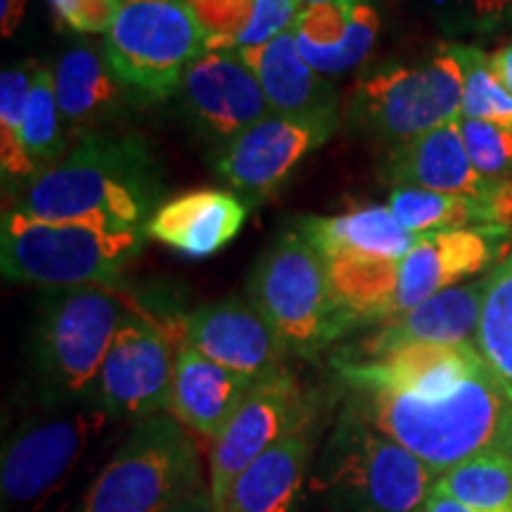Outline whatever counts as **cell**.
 Returning <instances> with one entry per match:
<instances>
[{"mask_svg":"<svg viewBox=\"0 0 512 512\" xmlns=\"http://www.w3.org/2000/svg\"><path fill=\"white\" fill-rule=\"evenodd\" d=\"M22 145L38 174L60 162L67 152V138L62 133V114L55 95L53 69L36 64L34 83L27 102V117L22 128Z\"/></svg>","mask_w":512,"mask_h":512,"instance_id":"obj_33","label":"cell"},{"mask_svg":"<svg viewBox=\"0 0 512 512\" xmlns=\"http://www.w3.org/2000/svg\"><path fill=\"white\" fill-rule=\"evenodd\" d=\"M169 411L136 422L76 512H164L202 489L200 451Z\"/></svg>","mask_w":512,"mask_h":512,"instance_id":"obj_6","label":"cell"},{"mask_svg":"<svg viewBox=\"0 0 512 512\" xmlns=\"http://www.w3.org/2000/svg\"><path fill=\"white\" fill-rule=\"evenodd\" d=\"M337 121V107L306 114L271 112L219 150L216 171L249 200H264L335 133Z\"/></svg>","mask_w":512,"mask_h":512,"instance_id":"obj_13","label":"cell"},{"mask_svg":"<svg viewBox=\"0 0 512 512\" xmlns=\"http://www.w3.org/2000/svg\"><path fill=\"white\" fill-rule=\"evenodd\" d=\"M245 221V202L233 192L192 190L159 204L145 235L188 259H207L238 238Z\"/></svg>","mask_w":512,"mask_h":512,"instance_id":"obj_20","label":"cell"},{"mask_svg":"<svg viewBox=\"0 0 512 512\" xmlns=\"http://www.w3.org/2000/svg\"><path fill=\"white\" fill-rule=\"evenodd\" d=\"M339 373L356 389L439 399L475 375L486 361L477 344L415 342L389 351L373 361H337Z\"/></svg>","mask_w":512,"mask_h":512,"instance_id":"obj_16","label":"cell"},{"mask_svg":"<svg viewBox=\"0 0 512 512\" xmlns=\"http://www.w3.org/2000/svg\"><path fill=\"white\" fill-rule=\"evenodd\" d=\"M309 432L299 430L261 453L230 489L226 512H294L309 467Z\"/></svg>","mask_w":512,"mask_h":512,"instance_id":"obj_26","label":"cell"},{"mask_svg":"<svg viewBox=\"0 0 512 512\" xmlns=\"http://www.w3.org/2000/svg\"><path fill=\"white\" fill-rule=\"evenodd\" d=\"M27 3L29 0H0V27H3L5 38L17 31L24 12H27Z\"/></svg>","mask_w":512,"mask_h":512,"instance_id":"obj_41","label":"cell"},{"mask_svg":"<svg viewBox=\"0 0 512 512\" xmlns=\"http://www.w3.org/2000/svg\"><path fill=\"white\" fill-rule=\"evenodd\" d=\"M446 29L496 36L512 31V0H432Z\"/></svg>","mask_w":512,"mask_h":512,"instance_id":"obj_36","label":"cell"},{"mask_svg":"<svg viewBox=\"0 0 512 512\" xmlns=\"http://www.w3.org/2000/svg\"><path fill=\"white\" fill-rule=\"evenodd\" d=\"M143 235L43 221L10 207L0 223V266L12 283L48 290L112 285L140 252Z\"/></svg>","mask_w":512,"mask_h":512,"instance_id":"obj_3","label":"cell"},{"mask_svg":"<svg viewBox=\"0 0 512 512\" xmlns=\"http://www.w3.org/2000/svg\"><path fill=\"white\" fill-rule=\"evenodd\" d=\"M510 128H512V124H510Z\"/></svg>","mask_w":512,"mask_h":512,"instance_id":"obj_44","label":"cell"},{"mask_svg":"<svg viewBox=\"0 0 512 512\" xmlns=\"http://www.w3.org/2000/svg\"><path fill=\"white\" fill-rule=\"evenodd\" d=\"M460 136L472 166L486 183H503L512 176V128L496 121L460 117Z\"/></svg>","mask_w":512,"mask_h":512,"instance_id":"obj_35","label":"cell"},{"mask_svg":"<svg viewBox=\"0 0 512 512\" xmlns=\"http://www.w3.org/2000/svg\"><path fill=\"white\" fill-rule=\"evenodd\" d=\"M176 93L185 117L219 150L273 112L252 67L235 50H204Z\"/></svg>","mask_w":512,"mask_h":512,"instance_id":"obj_14","label":"cell"},{"mask_svg":"<svg viewBox=\"0 0 512 512\" xmlns=\"http://www.w3.org/2000/svg\"><path fill=\"white\" fill-rule=\"evenodd\" d=\"M484 290L486 280H477V283L448 287V290L434 294L427 302L382 323V328L361 344V354L356 358H344V361H373V358L415 342H470L472 337H477Z\"/></svg>","mask_w":512,"mask_h":512,"instance_id":"obj_18","label":"cell"},{"mask_svg":"<svg viewBox=\"0 0 512 512\" xmlns=\"http://www.w3.org/2000/svg\"><path fill=\"white\" fill-rule=\"evenodd\" d=\"M275 114H306L337 107L335 91L297 48L294 27L266 46L242 50Z\"/></svg>","mask_w":512,"mask_h":512,"instance_id":"obj_25","label":"cell"},{"mask_svg":"<svg viewBox=\"0 0 512 512\" xmlns=\"http://www.w3.org/2000/svg\"><path fill=\"white\" fill-rule=\"evenodd\" d=\"M53 74L62 124L69 126L74 138L95 131V124L110 117L124 100V81L112 69L105 50L95 46H76L62 53Z\"/></svg>","mask_w":512,"mask_h":512,"instance_id":"obj_24","label":"cell"},{"mask_svg":"<svg viewBox=\"0 0 512 512\" xmlns=\"http://www.w3.org/2000/svg\"><path fill=\"white\" fill-rule=\"evenodd\" d=\"M159 197V166L138 138L91 131L15 195L12 207L34 219L126 233L145 230Z\"/></svg>","mask_w":512,"mask_h":512,"instance_id":"obj_1","label":"cell"},{"mask_svg":"<svg viewBox=\"0 0 512 512\" xmlns=\"http://www.w3.org/2000/svg\"><path fill=\"white\" fill-rule=\"evenodd\" d=\"M207 38V50H252L294 27L299 0H188Z\"/></svg>","mask_w":512,"mask_h":512,"instance_id":"obj_28","label":"cell"},{"mask_svg":"<svg viewBox=\"0 0 512 512\" xmlns=\"http://www.w3.org/2000/svg\"><path fill=\"white\" fill-rule=\"evenodd\" d=\"M302 3V10L304 8H313V5H325V3H335V0H299Z\"/></svg>","mask_w":512,"mask_h":512,"instance_id":"obj_43","label":"cell"},{"mask_svg":"<svg viewBox=\"0 0 512 512\" xmlns=\"http://www.w3.org/2000/svg\"><path fill=\"white\" fill-rule=\"evenodd\" d=\"M389 209L415 235L446 233L479 226H494V214L486 200L444 192L399 188L389 197Z\"/></svg>","mask_w":512,"mask_h":512,"instance_id":"obj_29","label":"cell"},{"mask_svg":"<svg viewBox=\"0 0 512 512\" xmlns=\"http://www.w3.org/2000/svg\"><path fill=\"white\" fill-rule=\"evenodd\" d=\"M486 202H489L491 214H494V226H503L512 233V178L496 183Z\"/></svg>","mask_w":512,"mask_h":512,"instance_id":"obj_38","label":"cell"},{"mask_svg":"<svg viewBox=\"0 0 512 512\" xmlns=\"http://www.w3.org/2000/svg\"><path fill=\"white\" fill-rule=\"evenodd\" d=\"M463 72L448 46L418 62L387 60L358 76L349 117L389 150L460 119Z\"/></svg>","mask_w":512,"mask_h":512,"instance_id":"obj_7","label":"cell"},{"mask_svg":"<svg viewBox=\"0 0 512 512\" xmlns=\"http://www.w3.org/2000/svg\"><path fill=\"white\" fill-rule=\"evenodd\" d=\"M256 380L211 361L197 349H178L169 413L185 430L214 441L252 392Z\"/></svg>","mask_w":512,"mask_h":512,"instance_id":"obj_22","label":"cell"},{"mask_svg":"<svg viewBox=\"0 0 512 512\" xmlns=\"http://www.w3.org/2000/svg\"><path fill=\"white\" fill-rule=\"evenodd\" d=\"M57 24L76 34H110L121 0H48Z\"/></svg>","mask_w":512,"mask_h":512,"instance_id":"obj_37","label":"cell"},{"mask_svg":"<svg viewBox=\"0 0 512 512\" xmlns=\"http://www.w3.org/2000/svg\"><path fill=\"white\" fill-rule=\"evenodd\" d=\"M249 302L273 325L287 354L311 358L347 335L332 304L325 256L297 230L261 256L249 278Z\"/></svg>","mask_w":512,"mask_h":512,"instance_id":"obj_8","label":"cell"},{"mask_svg":"<svg viewBox=\"0 0 512 512\" xmlns=\"http://www.w3.org/2000/svg\"><path fill=\"white\" fill-rule=\"evenodd\" d=\"M332 304L344 332L396 316L401 261L363 252L323 254Z\"/></svg>","mask_w":512,"mask_h":512,"instance_id":"obj_23","label":"cell"},{"mask_svg":"<svg viewBox=\"0 0 512 512\" xmlns=\"http://www.w3.org/2000/svg\"><path fill=\"white\" fill-rule=\"evenodd\" d=\"M309 418V399L287 370L254 384L242 406L211 444L209 494L214 498L216 512H226L235 479L280 439L306 430Z\"/></svg>","mask_w":512,"mask_h":512,"instance_id":"obj_12","label":"cell"},{"mask_svg":"<svg viewBox=\"0 0 512 512\" xmlns=\"http://www.w3.org/2000/svg\"><path fill=\"white\" fill-rule=\"evenodd\" d=\"M181 347L183 335L136 306L121 323L102 363L93 401L112 420L166 413Z\"/></svg>","mask_w":512,"mask_h":512,"instance_id":"obj_11","label":"cell"},{"mask_svg":"<svg viewBox=\"0 0 512 512\" xmlns=\"http://www.w3.org/2000/svg\"><path fill=\"white\" fill-rule=\"evenodd\" d=\"M512 233L503 226H479L425 235L411 254L401 259L396 316L434 294L456 287L505 254Z\"/></svg>","mask_w":512,"mask_h":512,"instance_id":"obj_17","label":"cell"},{"mask_svg":"<svg viewBox=\"0 0 512 512\" xmlns=\"http://www.w3.org/2000/svg\"><path fill=\"white\" fill-rule=\"evenodd\" d=\"M320 254L363 252L401 261L422 235L403 228L389 207H363L339 216H306L294 226Z\"/></svg>","mask_w":512,"mask_h":512,"instance_id":"obj_27","label":"cell"},{"mask_svg":"<svg viewBox=\"0 0 512 512\" xmlns=\"http://www.w3.org/2000/svg\"><path fill=\"white\" fill-rule=\"evenodd\" d=\"M439 475L356 411L342 418L316 477L337 512H425Z\"/></svg>","mask_w":512,"mask_h":512,"instance_id":"obj_4","label":"cell"},{"mask_svg":"<svg viewBox=\"0 0 512 512\" xmlns=\"http://www.w3.org/2000/svg\"><path fill=\"white\" fill-rule=\"evenodd\" d=\"M425 512H484V510H477V508H472V505L460 503V501H456V498L441 494V491L434 489L430 501H427Z\"/></svg>","mask_w":512,"mask_h":512,"instance_id":"obj_42","label":"cell"},{"mask_svg":"<svg viewBox=\"0 0 512 512\" xmlns=\"http://www.w3.org/2000/svg\"><path fill=\"white\" fill-rule=\"evenodd\" d=\"M489 64L494 69L496 79L505 88V93L512 95V43H505L489 55Z\"/></svg>","mask_w":512,"mask_h":512,"instance_id":"obj_39","label":"cell"},{"mask_svg":"<svg viewBox=\"0 0 512 512\" xmlns=\"http://www.w3.org/2000/svg\"><path fill=\"white\" fill-rule=\"evenodd\" d=\"M380 36L373 0H335L299 12L297 48L318 74H344L361 67Z\"/></svg>","mask_w":512,"mask_h":512,"instance_id":"obj_19","label":"cell"},{"mask_svg":"<svg viewBox=\"0 0 512 512\" xmlns=\"http://www.w3.org/2000/svg\"><path fill=\"white\" fill-rule=\"evenodd\" d=\"M164 512H216L214 498H211L209 489H197L192 494L178 498L174 505H169Z\"/></svg>","mask_w":512,"mask_h":512,"instance_id":"obj_40","label":"cell"},{"mask_svg":"<svg viewBox=\"0 0 512 512\" xmlns=\"http://www.w3.org/2000/svg\"><path fill=\"white\" fill-rule=\"evenodd\" d=\"M441 494L484 512H512V456L489 453L467 460L434 484Z\"/></svg>","mask_w":512,"mask_h":512,"instance_id":"obj_32","label":"cell"},{"mask_svg":"<svg viewBox=\"0 0 512 512\" xmlns=\"http://www.w3.org/2000/svg\"><path fill=\"white\" fill-rule=\"evenodd\" d=\"M34 60L12 64L0 76V169L5 188L19 195L38 176L22 145V128L36 72Z\"/></svg>","mask_w":512,"mask_h":512,"instance_id":"obj_30","label":"cell"},{"mask_svg":"<svg viewBox=\"0 0 512 512\" xmlns=\"http://www.w3.org/2000/svg\"><path fill=\"white\" fill-rule=\"evenodd\" d=\"M354 411L384 437L446 475L467 460L505 453L512 456V394L482 366L439 399L356 389Z\"/></svg>","mask_w":512,"mask_h":512,"instance_id":"obj_2","label":"cell"},{"mask_svg":"<svg viewBox=\"0 0 512 512\" xmlns=\"http://www.w3.org/2000/svg\"><path fill=\"white\" fill-rule=\"evenodd\" d=\"M112 420L98 403L34 415L12 432L0 460L5 510L41 505L74 470L79 458Z\"/></svg>","mask_w":512,"mask_h":512,"instance_id":"obj_10","label":"cell"},{"mask_svg":"<svg viewBox=\"0 0 512 512\" xmlns=\"http://www.w3.org/2000/svg\"><path fill=\"white\" fill-rule=\"evenodd\" d=\"M133 309V299L112 285L50 294L34 330V366L50 399L93 401L102 363Z\"/></svg>","mask_w":512,"mask_h":512,"instance_id":"obj_5","label":"cell"},{"mask_svg":"<svg viewBox=\"0 0 512 512\" xmlns=\"http://www.w3.org/2000/svg\"><path fill=\"white\" fill-rule=\"evenodd\" d=\"M207 50V38L188 0H121L105 38V55L126 88L169 98L183 74Z\"/></svg>","mask_w":512,"mask_h":512,"instance_id":"obj_9","label":"cell"},{"mask_svg":"<svg viewBox=\"0 0 512 512\" xmlns=\"http://www.w3.org/2000/svg\"><path fill=\"white\" fill-rule=\"evenodd\" d=\"M387 181L399 188L444 192L486 200L496 183H486L467 155L460 119L389 150Z\"/></svg>","mask_w":512,"mask_h":512,"instance_id":"obj_21","label":"cell"},{"mask_svg":"<svg viewBox=\"0 0 512 512\" xmlns=\"http://www.w3.org/2000/svg\"><path fill=\"white\" fill-rule=\"evenodd\" d=\"M183 344L219 366L264 380L285 370V344L264 313L245 299L204 304L181 320Z\"/></svg>","mask_w":512,"mask_h":512,"instance_id":"obj_15","label":"cell"},{"mask_svg":"<svg viewBox=\"0 0 512 512\" xmlns=\"http://www.w3.org/2000/svg\"><path fill=\"white\" fill-rule=\"evenodd\" d=\"M475 344L491 373L512 394V254L486 278Z\"/></svg>","mask_w":512,"mask_h":512,"instance_id":"obj_31","label":"cell"},{"mask_svg":"<svg viewBox=\"0 0 512 512\" xmlns=\"http://www.w3.org/2000/svg\"><path fill=\"white\" fill-rule=\"evenodd\" d=\"M453 57L463 72V105L460 117L496 121V124H512V95L498 83L494 69L489 64V55L477 46L465 43H448Z\"/></svg>","mask_w":512,"mask_h":512,"instance_id":"obj_34","label":"cell"}]
</instances>
